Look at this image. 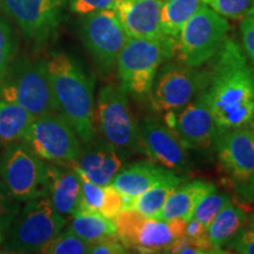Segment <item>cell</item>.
I'll use <instances>...</instances> for the list:
<instances>
[{
	"label": "cell",
	"mask_w": 254,
	"mask_h": 254,
	"mask_svg": "<svg viewBox=\"0 0 254 254\" xmlns=\"http://www.w3.org/2000/svg\"><path fill=\"white\" fill-rule=\"evenodd\" d=\"M2 100L19 104L34 117L59 112L47 74L46 60L15 57L0 85Z\"/></svg>",
	"instance_id": "cell-4"
},
{
	"label": "cell",
	"mask_w": 254,
	"mask_h": 254,
	"mask_svg": "<svg viewBox=\"0 0 254 254\" xmlns=\"http://www.w3.org/2000/svg\"><path fill=\"white\" fill-rule=\"evenodd\" d=\"M226 19L241 20L254 12V0H201Z\"/></svg>",
	"instance_id": "cell-31"
},
{
	"label": "cell",
	"mask_w": 254,
	"mask_h": 254,
	"mask_svg": "<svg viewBox=\"0 0 254 254\" xmlns=\"http://www.w3.org/2000/svg\"><path fill=\"white\" fill-rule=\"evenodd\" d=\"M23 142L38 158L51 164L74 165L82 148L74 127L60 112L36 117Z\"/></svg>",
	"instance_id": "cell-8"
},
{
	"label": "cell",
	"mask_w": 254,
	"mask_h": 254,
	"mask_svg": "<svg viewBox=\"0 0 254 254\" xmlns=\"http://www.w3.org/2000/svg\"><path fill=\"white\" fill-rule=\"evenodd\" d=\"M34 118L19 104L0 99V144L23 141Z\"/></svg>",
	"instance_id": "cell-25"
},
{
	"label": "cell",
	"mask_w": 254,
	"mask_h": 254,
	"mask_svg": "<svg viewBox=\"0 0 254 254\" xmlns=\"http://www.w3.org/2000/svg\"><path fill=\"white\" fill-rule=\"evenodd\" d=\"M95 126L105 141L127 157L145 154L140 126L120 84L101 87L95 110Z\"/></svg>",
	"instance_id": "cell-5"
},
{
	"label": "cell",
	"mask_w": 254,
	"mask_h": 254,
	"mask_svg": "<svg viewBox=\"0 0 254 254\" xmlns=\"http://www.w3.org/2000/svg\"><path fill=\"white\" fill-rule=\"evenodd\" d=\"M127 252L128 251L120 243L117 236L94 241L90 245V251H88V253L91 254H124Z\"/></svg>",
	"instance_id": "cell-36"
},
{
	"label": "cell",
	"mask_w": 254,
	"mask_h": 254,
	"mask_svg": "<svg viewBox=\"0 0 254 254\" xmlns=\"http://www.w3.org/2000/svg\"><path fill=\"white\" fill-rule=\"evenodd\" d=\"M214 148L219 163L237 186L254 177V123L218 133Z\"/></svg>",
	"instance_id": "cell-15"
},
{
	"label": "cell",
	"mask_w": 254,
	"mask_h": 254,
	"mask_svg": "<svg viewBox=\"0 0 254 254\" xmlns=\"http://www.w3.org/2000/svg\"><path fill=\"white\" fill-rule=\"evenodd\" d=\"M116 236L126 249L140 253H170L185 233L183 219L165 221L126 208L113 218Z\"/></svg>",
	"instance_id": "cell-6"
},
{
	"label": "cell",
	"mask_w": 254,
	"mask_h": 254,
	"mask_svg": "<svg viewBox=\"0 0 254 254\" xmlns=\"http://www.w3.org/2000/svg\"><path fill=\"white\" fill-rule=\"evenodd\" d=\"M240 34L243 49L254 69V12L241 19Z\"/></svg>",
	"instance_id": "cell-35"
},
{
	"label": "cell",
	"mask_w": 254,
	"mask_h": 254,
	"mask_svg": "<svg viewBox=\"0 0 254 254\" xmlns=\"http://www.w3.org/2000/svg\"><path fill=\"white\" fill-rule=\"evenodd\" d=\"M74 166L81 174L97 185H111L113 178L125 165L127 155L114 148L103 138L84 144Z\"/></svg>",
	"instance_id": "cell-17"
},
{
	"label": "cell",
	"mask_w": 254,
	"mask_h": 254,
	"mask_svg": "<svg viewBox=\"0 0 254 254\" xmlns=\"http://www.w3.org/2000/svg\"><path fill=\"white\" fill-rule=\"evenodd\" d=\"M90 243L81 239L72 231H62L39 250L43 254H86Z\"/></svg>",
	"instance_id": "cell-28"
},
{
	"label": "cell",
	"mask_w": 254,
	"mask_h": 254,
	"mask_svg": "<svg viewBox=\"0 0 254 254\" xmlns=\"http://www.w3.org/2000/svg\"><path fill=\"white\" fill-rule=\"evenodd\" d=\"M237 193L246 201L254 202V177L244 185L237 186Z\"/></svg>",
	"instance_id": "cell-39"
},
{
	"label": "cell",
	"mask_w": 254,
	"mask_h": 254,
	"mask_svg": "<svg viewBox=\"0 0 254 254\" xmlns=\"http://www.w3.org/2000/svg\"><path fill=\"white\" fill-rule=\"evenodd\" d=\"M47 198L62 215L73 217L79 212L81 179L73 165L47 164Z\"/></svg>",
	"instance_id": "cell-19"
},
{
	"label": "cell",
	"mask_w": 254,
	"mask_h": 254,
	"mask_svg": "<svg viewBox=\"0 0 254 254\" xmlns=\"http://www.w3.org/2000/svg\"><path fill=\"white\" fill-rule=\"evenodd\" d=\"M207 227L204 224L196 220L194 218H190L186 222L185 236L190 238H207Z\"/></svg>",
	"instance_id": "cell-38"
},
{
	"label": "cell",
	"mask_w": 254,
	"mask_h": 254,
	"mask_svg": "<svg viewBox=\"0 0 254 254\" xmlns=\"http://www.w3.org/2000/svg\"><path fill=\"white\" fill-rule=\"evenodd\" d=\"M168 171H170L168 168L154 163L151 159L134 161V163L124 165L113 178L111 185L116 187L125 196L129 208L133 199L150 189Z\"/></svg>",
	"instance_id": "cell-20"
},
{
	"label": "cell",
	"mask_w": 254,
	"mask_h": 254,
	"mask_svg": "<svg viewBox=\"0 0 254 254\" xmlns=\"http://www.w3.org/2000/svg\"><path fill=\"white\" fill-rule=\"evenodd\" d=\"M65 225L66 218L56 211L47 196L27 200L6 232L5 250L14 253L39 252Z\"/></svg>",
	"instance_id": "cell-7"
},
{
	"label": "cell",
	"mask_w": 254,
	"mask_h": 254,
	"mask_svg": "<svg viewBox=\"0 0 254 254\" xmlns=\"http://www.w3.org/2000/svg\"><path fill=\"white\" fill-rule=\"evenodd\" d=\"M66 0H0V7L20 28L28 44L46 46L65 18Z\"/></svg>",
	"instance_id": "cell-12"
},
{
	"label": "cell",
	"mask_w": 254,
	"mask_h": 254,
	"mask_svg": "<svg viewBox=\"0 0 254 254\" xmlns=\"http://www.w3.org/2000/svg\"><path fill=\"white\" fill-rule=\"evenodd\" d=\"M139 126L144 153L152 161L174 172L190 170L192 165L189 148L164 120L146 117Z\"/></svg>",
	"instance_id": "cell-16"
},
{
	"label": "cell",
	"mask_w": 254,
	"mask_h": 254,
	"mask_svg": "<svg viewBox=\"0 0 254 254\" xmlns=\"http://www.w3.org/2000/svg\"><path fill=\"white\" fill-rule=\"evenodd\" d=\"M249 230H251L254 233V213L252 215V218H251V221H250V226H249Z\"/></svg>",
	"instance_id": "cell-40"
},
{
	"label": "cell",
	"mask_w": 254,
	"mask_h": 254,
	"mask_svg": "<svg viewBox=\"0 0 254 254\" xmlns=\"http://www.w3.org/2000/svg\"><path fill=\"white\" fill-rule=\"evenodd\" d=\"M0 178L18 201L47 195V164L23 141L9 144L0 157Z\"/></svg>",
	"instance_id": "cell-11"
},
{
	"label": "cell",
	"mask_w": 254,
	"mask_h": 254,
	"mask_svg": "<svg viewBox=\"0 0 254 254\" xmlns=\"http://www.w3.org/2000/svg\"><path fill=\"white\" fill-rule=\"evenodd\" d=\"M2 243H4V233H2V232L0 231V245H1Z\"/></svg>",
	"instance_id": "cell-41"
},
{
	"label": "cell",
	"mask_w": 254,
	"mask_h": 254,
	"mask_svg": "<svg viewBox=\"0 0 254 254\" xmlns=\"http://www.w3.org/2000/svg\"><path fill=\"white\" fill-rule=\"evenodd\" d=\"M183 182L184 177L170 170L150 189H147L144 193L133 199L129 208L134 209L135 212L145 215V217L157 218L168 195Z\"/></svg>",
	"instance_id": "cell-24"
},
{
	"label": "cell",
	"mask_w": 254,
	"mask_h": 254,
	"mask_svg": "<svg viewBox=\"0 0 254 254\" xmlns=\"http://www.w3.org/2000/svg\"><path fill=\"white\" fill-rule=\"evenodd\" d=\"M231 201V196L227 193L215 189L200 199L198 205L195 206L192 218L196 219L207 227L215 215Z\"/></svg>",
	"instance_id": "cell-30"
},
{
	"label": "cell",
	"mask_w": 254,
	"mask_h": 254,
	"mask_svg": "<svg viewBox=\"0 0 254 254\" xmlns=\"http://www.w3.org/2000/svg\"><path fill=\"white\" fill-rule=\"evenodd\" d=\"M161 1H163V2H164V1H166V0H161Z\"/></svg>",
	"instance_id": "cell-42"
},
{
	"label": "cell",
	"mask_w": 254,
	"mask_h": 254,
	"mask_svg": "<svg viewBox=\"0 0 254 254\" xmlns=\"http://www.w3.org/2000/svg\"><path fill=\"white\" fill-rule=\"evenodd\" d=\"M213 190H215L214 184L205 180L182 183L168 195L157 218L165 221L174 220V219H183L189 221L192 218L200 199Z\"/></svg>",
	"instance_id": "cell-22"
},
{
	"label": "cell",
	"mask_w": 254,
	"mask_h": 254,
	"mask_svg": "<svg viewBox=\"0 0 254 254\" xmlns=\"http://www.w3.org/2000/svg\"><path fill=\"white\" fill-rule=\"evenodd\" d=\"M208 78V68L166 60L159 67L148 94L152 107L161 113L182 109L205 90Z\"/></svg>",
	"instance_id": "cell-9"
},
{
	"label": "cell",
	"mask_w": 254,
	"mask_h": 254,
	"mask_svg": "<svg viewBox=\"0 0 254 254\" xmlns=\"http://www.w3.org/2000/svg\"><path fill=\"white\" fill-rule=\"evenodd\" d=\"M80 38L103 77L114 71L120 51L128 39L112 8L85 14L80 23Z\"/></svg>",
	"instance_id": "cell-13"
},
{
	"label": "cell",
	"mask_w": 254,
	"mask_h": 254,
	"mask_svg": "<svg viewBox=\"0 0 254 254\" xmlns=\"http://www.w3.org/2000/svg\"><path fill=\"white\" fill-rule=\"evenodd\" d=\"M46 68L59 112L74 127L82 144L91 141L95 136L93 77L63 52L52 53Z\"/></svg>",
	"instance_id": "cell-2"
},
{
	"label": "cell",
	"mask_w": 254,
	"mask_h": 254,
	"mask_svg": "<svg viewBox=\"0 0 254 254\" xmlns=\"http://www.w3.org/2000/svg\"><path fill=\"white\" fill-rule=\"evenodd\" d=\"M230 246L237 253L254 254V233L251 230H243Z\"/></svg>",
	"instance_id": "cell-37"
},
{
	"label": "cell",
	"mask_w": 254,
	"mask_h": 254,
	"mask_svg": "<svg viewBox=\"0 0 254 254\" xmlns=\"http://www.w3.org/2000/svg\"><path fill=\"white\" fill-rule=\"evenodd\" d=\"M20 211L19 201L8 192L4 183H0V231L6 233L12 221Z\"/></svg>",
	"instance_id": "cell-32"
},
{
	"label": "cell",
	"mask_w": 254,
	"mask_h": 254,
	"mask_svg": "<svg viewBox=\"0 0 254 254\" xmlns=\"http://www.w3.org/2000/svg\"><path fill=\"white\" fill-rule=\"evenodd\" d=\"M68 230L90 244L104 238L116 236L113 219L97 213L80 212L73 215Z\"/></svg>",
	"instance_id": "cell-27"
},
{
	"label": "cell",
	"mask_w": 254,
	"mask_h": 254,
	"mask_svg": "<svg viewBox=\"0 0 254 254\" xmlns=\"http://www.w3.org/2000/svg\"><path fill=\"white\" fill-rule=\"evenodd\" d=\"M18 41L8 20L0 15V85L4 81L9 66L17 57Z\"/></svg>",
	"instance_id": "cell-29"
},
{
	"label": "cell",
	"mask_w": 254,
	"mask_h": 254,
	"mask_svg": "<svg viewBox=\"0 0 254 254\" xmlns=\"http://www.w3.org/2000/svg\"><path fill=\"white\" fill-rule=\"evenodd\" d=\"M176 41L161 38H128L120 51L117 69L127 94L147 97L159 67L172 57Z\"/></svg>",
	"instance_id": "cell-3"
},
{
	"label": "cell",
	"mask_w": 254,
	"mask_h": 254,
	"mask_svg": "<svg viewBox=\"0 0 254 254\" xmlns=\"http://www.w3.org/2000/svg\"><path fill=\"white\" fill-rule=\"evenodd\" d=\"M79 174L81 179V193L78 213H97L113 219L124 209L128 208L125 196L116 187L97 185L84 174L80 172Z\"/></svg>",
	"instance_id": "cell-21"
},
{
	"label": "cell",
	"mask_w": 254,
	"mask_h": 254,
	"mask_svg": "<svg viewBox=\"0 0 254 254\" xmlns=\"http://www.w3.org/2000/svg\"><path fill=\"white\" fill-rule=\"evenodd\" d=\"M246 224V214L244 209L228 202L207 226V238L214 249L222 251L238 237ZM225 252V251H224Z\"/></svg>",
	"instance_id": "cell-23"
},
{
	"label": "cell",
	"mask_w": 254,
	"mask_h": 254,
	"mask_svg": "<svg viewBox=\"0 0 254 254\" xmlns=\"http://www.w3.org/2000/svg\"><path fill=\"white\" fill-rule=\"evenodd\" d=\"M230 24L225 17L202 5L180 31L177 46L186 65L199 67L209 62L227 37Z\"/></svg>",
	"instance_id": "cell-10"
},
{
	"label": "cell",
	"mask_w": 254,
	"mask_h": 254,
	"mask_svg": "<svg viewBox=\"0 0 254 254\" xmlns=\"http://www.w3.org/2000/svg\"><path fill=\"white\" fill-rule=\"evenodd\" d=\"M66 1L72 12L85 15L92 12L111 9L117 0H66Z\"/></svg>",
	"instance_id": "cell-34"
},
{
	"label": "cell",
	"mask_w": 254,
	"mask_h": 254,
	"mask_svg": "<svg viewBox=\"0 0 254 254\" xmlns=\"http://www.w3.org/2000/svg\"><path fill=\"white\" fill-rule=\"evenodd\" d=\"M204 5L201 0H166L161 6L160 28L164 37L176 41L186 21Z\"/></svg>",
	"instance_id": "cell-26"
},
{
	"label": "cell",
	"mask_w": 254,
	"mask_h": 254,
	"mask_svg": "<svg viewBox=\"0 0 254 254\" xmlns=\"http://www.w3.org/2000/svg\"><path fill=\"white\" fill-rule=\"evenodd\" d=\"M164 123L177 133L187 148L201 152L214 148L218 129L204 92L182 109L165 112Z\"/></svg>",
	"instance_id": "cell-14"
},
{
	"label": "cell",
	"mask_w": 254,
	"mask_h": 254,
	"mask_svg": "<svg viewBox=\"0 0 254 254\" xmlns=\"http://www.w3.org/2000/svg\"><path fill=\"white\" fill-rule=\"evenodd\" d=\"M204 91L218 133L254 123V69L243 46L226 37L209 59Z\"/></svg>",
	"instance_id": "cell-1"
},
{
	"label": "cell",
	"mask_w": 254,
	"mask_h": 254,
	"mask_svg": "<svg viewBox=\"0 0 254 254\" xmlns=\"http://www.w3.org/2000/svg\"><path fill=\"white\" fill-rule=\"evenodd\" d=\"M170 253L182 254H214L225 253L224 251L214 249L209 243L208 238H190L184 234L179 241L173 246Z\"/></svg>",
	"instance_id": "cell-33"
},
{
	"label": "cell",
	"mask_w": 254,
	"mask_h": 254,
	"mask_svg": "<svg viewBox=\"0 0 254 254\" xmlns=\"http://www.w3.org/2000/svg\"><path fill=\"white\" fill-rule=\"evenodd\" d=\"M161 0H117L116 12L128 38H161Z\"/></svg>",
	"instance_id": "cell-18"
}]
</instances>
